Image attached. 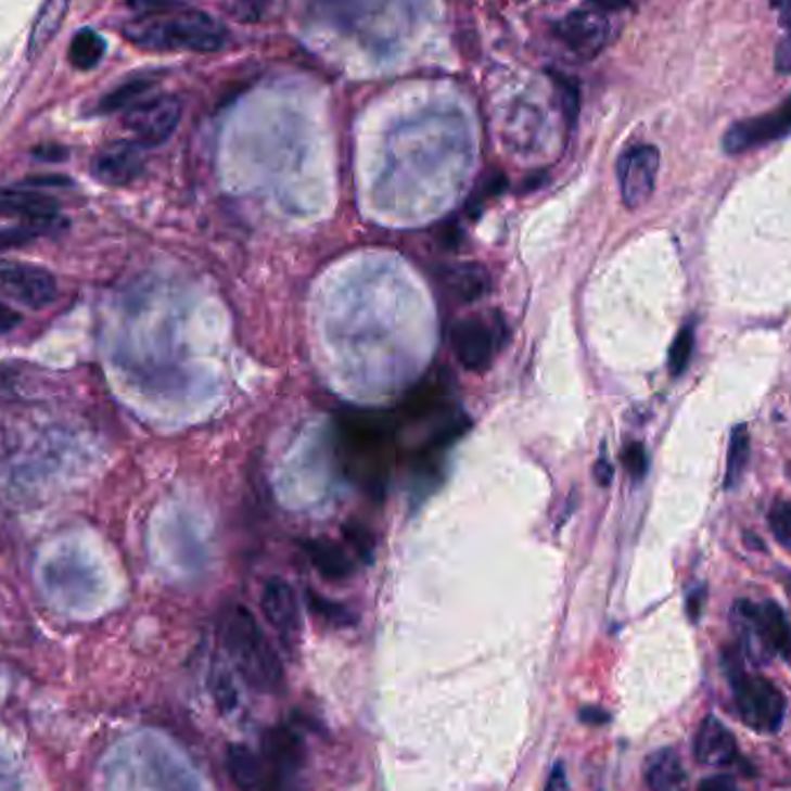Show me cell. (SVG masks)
<instances>
[{"label":"cell","instance_id":"obj_1","mask_svg":"<svg viewBox=\"0 0 791 791\" xmlns=\"http://www.w3.org/2000/svg\"><path fill=\"white\" fill-rule=\"evenodd\" d=\"M398 435V417L394 412L343 410L336 417V437L345 472L361 486L380 488L390 474Z\"/></svg>","mask_w":791,"mask_h":791},{"label":"cell","instance_id":"obj_2","mask_svg":"<svg viewBox=\"0 0 791 791\" xmlns=\"http://www.w3.org/2000/svg\"><path fill=\"white\" fill-rule=\"evenodd\" d=\"M123 38L144 51H195L216 54L230 44V33L214 16L186 3L179 10L153 16H135L123 26Z\"/></svg>","mask_w":791,"mask_h":791},{"label":"cell","instance_id":"obj_3","mask_svg":"<svg viewBox=\"0 0 791 791\" xmlns=\"http://www.w3.org/2000/svg\"><path fill=\"white\" fill-rule=\"evenodd\" d=\"M220 639L251 688L259 692H278L283 688V664L248 609L234 604L225 611Z\"/></svg>","mask_w":791,"mask_h":791},{"label":"cell","instance_id":"obj_4","mask_svg":"<svg viewBox=\"0 0 791 791\" xmlns=\"http://www.w3.org/2000/svg\"><path fill=\"white\" fill-rule=\"evenodd\" d=\"M731 618L741 650L752 662L766 664L773 658H791V623L780 604L738 600Z\"/></svg>","mask_w":791,"mask_h":791},{"label":"cell","instance_id":"obj_5","mask_svg":"<svg viewBox=\"0 0 791 791\" xmlns=\"http://www.w3.org/2000/svg\"><path fill=\"white\" fill-rule=\"evenodd\" d=\"M727 674L736 711L743 723L757 733H778L787 713V699L778 685L760 674L745 672L738 658H727Z\"/></svg>","mask_w":791,"mask_h":791},{"label":"cell","instance_id":"obj_6","mask_svg":"<svg viewBox=\"0 0 791 791\" xmlns=\"http://www.w3.org/2000/svg\"><path fill=\"white\" fill-rule=\"evenodd\" d=\"M507 339L505 322L490 315H470L451 329V349L465 371L484 373Z\"/></svg>","mask_w":791,"mask_h":791},{"label":"cell","instance_id":"obj_7","mask_svg":"<svg viewBox=\"0 0 791 791\" xmlns=\"http://www.w3.org/2000/svg\"><path fill=\"white\" fill-rule=\"evenodd\" d=\"M556 38L578 61H592L597 54H602V49L609 44L611 38L609 14L592 8L590 3H586L584 8H576L556 24Z\"/></svg>","mask_w":791,"mask_h":791},{"label":"cell","instance_id":"obj_8","mask_svg":"<svg viewBox=\"0 0 791 791\" xmlns=\"http://www.w3.org/2000/svg\"><path fill=\"white\" fill-rule=\"evenodd\" d=\"M183 104L174 95H157L142 100L123 116L126 128L135 135V142L142 146H161L179 128Z\"/></svg>","mask_w":791,"mask_h":791},{"label":"cell","instance_id":"obj_9","mask_svg":"<svg viewBox=\"0 0 791 791\" xmlns=\"http://www.w3.org/2000/svg\"><path fill=\"white\" fill-rule=\"evenodd\" d=\"M787 135H791V95L776 110L733 123L723 137V149L729 155H741L745 151L778 142Z\"/></svg>","mask_w":791,"mask_h":791},{"label":"cell","instance_id":"obj_10","mask_svg":"<svg viewBox=\"0 0 791 791\" xmlns=\"http://www.w3.org/2000/svg\"><path fill=\"white\" fill-rule=\"evenodd\" d=\"M0 292L28 308H47L59 294L56 278L35 264L0 259Z\"/></svg>","mask_w":791,"mask_h":791},{"label":"cell","instance_id":"obj_11","mask_svg":"<svg viewBox=\"0 0 791 791\" xmlns=\"http://www.w3.org/2000/svg\"><path fill=\"white\" fill-rule=\"evenodd\" d=\"M615 171H618L623 204L635 210L653 195L660 171V151L650 144L629 146L618 157Z\"/></svg>","mask_w":791,"mask_h":791},{"label":"cell","instance_id":"obj_12","mask_svg":"<svg viewBox=\"0 0 791 791\" xmlns=\"http://www.w3.org/2000/svg\"><path fill=\"white\" fill-rule=\"evenodd\" d=\"M261 611L280 639L288 646H296L298 637H302V609H298V597L288 582L273 576L264 584Z\"/></svg>","mask_w":791,"mask_h":791},{"label":"cell","instance_id":"obj_13","mask_svg":"<svg viewBox=\"0 0 791 791\" xmlns=\"http://www.w3.org/2000/svg\"><path fill=\"white\" fill-rule=\"evenodd\" d=\"M59 202L38 190L24 188H0V216L22 220L33 230L49 232L56 222Z\"/></svg>","mask_w":791,"mask_h":791},{"label":"cell","instance_id":"obj_14","mask_svg":"<svg viewBox=\"0 0 791 791\" xmlns=\"http://www.w3.org/2000/svg\"><path fill=\"white\" fill-rule=\"evenodd\" d=\"M144 146L137 142H112L93 157V176L104 186H128L144 174Z\"/></svg>","mask_w":791,"mask_h":791},{"label":"cell","instance_id":"obj_15","mask_svg":"<svg viewBox=\"0 0 791 791\" xmlns=\"http://www.w3.org/2000/svg\"><path fill=\"white\" fill-rule=\"evenodd\" d=\"M694 757L703 766H729L738 757V745L733 733L719 723L717 717L709 715L699 725L697 738H694Z\"/></svg>","mask_w":791,"mask_h":791},{"label":"cell","instance_id":"obj_16","mask_svg":"<svg viewBox=\"0 0 791 791\" xmlns=\"http://www.w3.org/2000/svg\"><path fill=\"white\" fill-rule=\"evenodd\" d=\"M264 764L267 770H290L298 773L306 762L304 738L290 727H273L264 733L261 741Z\"/></svg>","mask_w":791,"mask_h":791},{"label":"cell","instance_id":"obj_17","mask_svg":"<svg viewBox=\"0 0 791 791\" xmlns=\"http://www.w3.org/2000/svg\"><path fill=\"white\" fill-rule=\"evenodd\" d=\"M646 791H688V773L674 748L650 752L643 764Z\"/></svg>","mask_w":791,"mask_h":791},{"label":"cell","instance_id":"obj_18","mask_svg":"<svg viewBox=\"0 0 791 791\" xmlns=\"http://www.w3.org/2000/svg\"><path fill=\"white\" fill-rule=\"evenodd\" d=\"M306 553L318 570L329 582H345L355 574V560L345 551L343 544L331 539H312L306 544Z\"/></svg>","mask_w":791,"mask_h":791},{"label":"cell","instance_id":"obj_19","mask_svg":"<svg viewBox=\"0 0 791 791\" xmlns=\"http://www.w3.org/2000/svg\"><path fill=\"white\" fill-rule=\"evenodd\" d=\"M449 384L445 378L426 375L408 394L406 414L408 417H431L447 406Z\"/></svg>","mask_w":791,"mask_h":791},{"label":"cell","instance_id":"obj_20","mask_svg":"<svg viewBox=\"0 0 791 791\" xmlns=\"http://www.w3.org/2000/svg\"><path fill=\"white\" fill-rule=\"evenodd\" d=\"M161 84V75H139L128 79L126 84H120L118 88H114L112 93L104 95L100 100V114H112V112H123L130 110L135 104L142 102L153 88Z\"/></svg>","mask_w":791,"mask_h":791},{"label":"cell","instance_id":"obj_21","mask_svg":"<svg viewBox=\"0 0 791 791\" xmlns=\"http://www.w3.org/2000/svg\"><path fill=\"white\" fill-rule=\"evenodd\" d=\"M69 10V0H44V5L35 20L30 40H28V56L35 59L40 51L49 44V40L54 38L59 33V28L63 26L65 16Z\"/></svg>","mask_w":791,"mask_h":791},{"label":"cell","instance_id":"obj_22","mask_svg":"<svg viewBox=\"0 0 791 791\" xmlns=\"http://www.w3.org/2000/svg\"><path fill=\"white\" fill-rule=\"evenodd\" d=\"M227 770H230L234 784L241 791H253V789L261 787L264 778H267V773H264V764L245 745L227 748Z\"/></svg>","mask_w":791,"mask_h":791},{"label":"cell","instance_id":"obj_23","mask_svg":"<svg viewBox=\"0 0 791 791\" xmlns=\"http://www.w3.org/2000/svg\"><path fill=\"white\" fill-rule=\"evenodd\" d=\"M104 51H107V42H104L102 35L91 28H81L75 35V40L69 42L67 59L77 69H93L102 61Z\"/></svg>","mask_w":791,"mask_h":791},{"label":"cell","instance_id":"obj_24","mask_svg":"<svg viewBox=\"0 0 791 791\" xmlns=\"http://www.w3.org/2000/svg\"><path fill=\"white\" fill-rule=\"evenodd\" d=\"M750 461V433L748 426L741 424L731 431V443L727 454V470H725V488L733 490L741 484L745 468Z\"/></svg>","mask_w":791,"mask_h":791},{"label":"cell","instance_id":"obj_25","mask_svg":"<svg viewBox=\"0 0 791 791\" xmlns=\"http://www.w3.org/2000/svg\"><path fill=\"white\" fill-rule=\"evenodd\" d=\"M488 273L480 267V264H463V267L456 269L449 276V290L463 298V302H474L488 290Z\"/></svg>","mask_w":791,"mask_h":791},{"label":"cell","instance_id":"obj_26","mask_svg":"<svg viewBox=\"0 0 791 791\" xmlns=\"http://www.w3.org/2000/svg\"><path fill=\"white\" fill-rule=\"evenodd\" d=\"M692 349H694V327L685 324L669 347V373L672 378H680L685 371H688L690 359H692Z\"/></svg>","mask_w":791,"mask_h":791},{"label":"cell","instance_id":"obj_27","mask_svg":"<svg viewBox=\"0 0 791 791\" xmlns=\"http://www.w3.org/2000/svg\"><path fill=\"white\" fill-rule=\"evenodd\" d=\"M768 525H770L773 537H776L791 553V502H787V500L773 502L770 512H768Z\"/></svg>","mask_w":791,"mask_h":791},{"label":"cell","instance_id":"obj_28","mask_svg":"<svg viewBox=\"0 0 791 791\" xmlns=\"http://www.w3.org/2000/svg\"><path fill=\"white\" fill-rule=\"evenodd\" d=\"M310 609H312L315 615H320L322 621L333 623V625H341L343 627V625L355 623V615H352L345 607L333 604V602L324 600V597H318V595H312V592H310Z\"/></svg>","mask_w":791,"mask_h":791},{"label":"cell","instance_id":"obj_29","mask_svg":"<svg viewBox=\"0 0 791 791\" xmlns=\"http://www.w3.org/2000/svg\"><path fill=\"white\" fill-rule=\"evenodd\" d=\"M210 692H214V699L222 711H232L237 706V688L232 676L225 669H216V674L210 676Z\"/></svg>","mask_w":791,"mask_h":791},{"label":"cell","instance_id":"obj_30","mask_svg":"<svg viewBox=\"0 0 791 791\" xmlns=\"http://www.w3.org/2000/svg\"><path fill=\"white\" fill-rule=\"evenodd\" d=\"M261 791H304L302 770L298 773L267 770V778H264Z\"/></svg>","mask_w":791,"mask_h":791},{"label":"cell","instance_id":"obj_31","mask_svg":"<svg viewBox=\"0 0 791 791\" xmlns=\"http://www.w3.org/2000/svg\"><path fill=\"white\" fill-rule=\"evenodd\" d=\"M126 3L135 16H153L183 8L186 0H126Z\"/></svg>","mask_w":791,"mask_h":791},{"label":"cell","instance_id":"obj_32","mask_svg":"<svg viewBox=\"0 0 791 791\" xmlns=\"http://www.w3.org/2000/svg\"><path fill=\"white\" fill-rule=\"evenodd\" d=\"M623 463L627 468V472L631 474V480H643L646 470H648V456L641 443H631L625 447L623 454Z\"/></svg>","mask_w":791,"mask_h":791},{"label":"cell","instance_id":"obj_33","mask_svg":"<svg viewBox=\"0 0 791 791\" xmlns=\"http://www.w3.org/2000/svg\"><path fill=\"white\" fill-rule=\"evenodd\" d=\"M38 234H40L38 230H33V227H26V225H22V227H0V251L16 248V245H24Z\"/></svg>","mask_w":791,"mask_h":791},{"label":"cell","instance_id":"obj_34","mask_svg":"<svg viewBox=\"0 0 791 791\" xmlns=\"http://www.w3.org/2000/svg\"><path fill=\"white\" fill-rule=\"evenodd\" d=\"M776 69L780 75H789L791 73V26L789 33L780 40L778 49H776Z\"/></svg>","mask_w":791,"mask_h":791},{"label":"cell","instance_id":"obj_35","mask_svg":"<svg viewBox=\"0 0 791 791\" xmlns=\"http://www.w3.org/2000/svg\"><path fill=\"white\" fill-rule=\"evenodd\" d=\"M703 604H706V588L699 586L697 590H692L688 595V615L690 621L697 623L701 618V611H703Z\"/></svg>","mask_w":791,"mask_h":791},{"label":"cell","instance_id":"obj_36","mask_svg":"<svg viewBox=\"0 0 791 791\" xmlns=\"http://www.w3.org/2000/svg\"><path fill=\"white\" fill-rule=\"evenodd\" d=\"M697 791H738V787L729 776H711L697 787Z\"/></svg>","mask_w":791,"mask_h":791},{"label":"cell","instance_id":"obj_37","mask_svg":"<svg viewBox=\"0 0 791 791\" xmlns=\"http://www.w3.org/2000/svg\"><path fill=\"white\" fill-rule=\"evenodd\" d=\"M20 322H22L20 312L12 310L5 304H0V336H3V333H8V331H12Z\"/></svg>","mask_w":791,"mask_h":791},{"label":"cell","instance_id":"obj_38","mask_svg":"<svg viewBox=\"0 0 791 791\" xmlns=\"http://www.w3.org/2000/svg\"><path fill=\"white\" fill-rule=\"evenodd\" d=\"M544 791H567V778H565V766H562V762H558L551 770L549 776V782H547V789Z\"/></svg>","mask_w":791,"mask_h":791},{"label":"cell","instance_id":"obj_39","mask_svg":"<svg viewBox=\"0 0 791 791\" xmlns=\"http://www.w3.org/2000/svg\"><path fill=\"white\" fill-rule=\"evenodd\" d=\"M578 717L584 719V723L588 725H607L609 723V713L602 711V709H582V713H578Z\"/></svg>","mask_w":791,"mask_h":791},{"label":"cell","instance_id":"obj_40","mask_svg":"<svg viewBox=\"0 0 791 791\" xmlns=\"http://www.w3.org/2000/svg\"><path fill=\"white\" fill-rule=\"evenodd\" d=\"M588 3L597 10H602L607 14H613V12H621L629 5V0H588Z\"/></svg>","mask_w":791,"mask_h":791},{"label":"cell","instance_id":"obj_41","mask_svg":"<svg viewBox=\"0 0 791 791\" xmlns=\"http://www.w3.org/2000/svg\"><path fill=\"white\" fill-rule=\"evenodd\" d=\"M38 157H42V161H65L67 157V151L63 146H40L33 151Z\"/></svg>","mask_w":791,"mask_h":791},{"label":"cell","instance_id":"obj_42","mask_svg":"<svg viewBox=\"0 0 791 791\" xmlns=\"http://www.w3.org/2000/svg\"><path fill=\"white\" fill-rule=\"evenodd\" d=\"M595 477H597V482H600L602 486H609L611 484V480H613V468H611V463L609 461H597V465H595Z\"/></svg>","mask_w":791,"mask_h":791},{"label":"cell","instance_id":"obj_43","mask_svg":"<svg viewBox=\"0 0 791 791\" xmlns=\"http://www.w3.org/2000/svg\"><path fill=\"white\" fill-rule=\"evenodd\" d=\"M770 8L780 12L782 26H791V0H770Z\"/></svg>","mask_w":791,"mask_h":791}]
</instances>
